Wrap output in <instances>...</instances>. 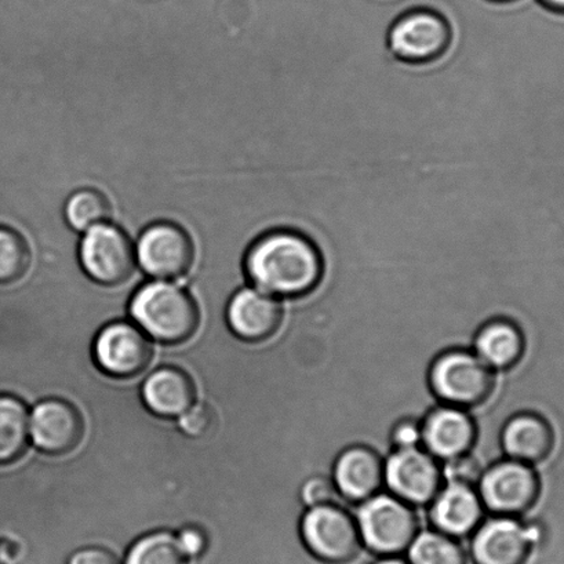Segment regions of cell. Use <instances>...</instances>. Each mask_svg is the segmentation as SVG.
Wrapping results in <instances>:
<instances>
[{
    "label": "cell",
    "mask_w": 564,
    "mask_h": 564,
    "mask_svg": "<svg viewBox=\"0 0 564 564\" xmlns=\"http://www.w3.org/2000/svg\"><path fill=\"white\" fill-rule=\"evenodd\" d=\"M243 268L251 286L289 301L304 297L319 286L325 259L305 234L275 228L257 235L246 250Z\"/></svg>",
    "instance_id": "1"
},
{
    "label": "cell",
    "mask_w": 564,
    "mask_h": 564,
    "mask_svg": "<svg viewBox=\"0 0 564 564\" xmlns=\"http://www.w3.org/2000/svg\"><path fill=\"white\" fill-rule=\"evenodd\" d=\"M130 316L152 341L178 345L195 336L200 325L198 304L173 281L142 284L130 301Z\"/></svg>",
    "instance_id": "2"
},
{
    "label": "cell",
    "mask_w": 564,
    "mask_h": 564,
    "mask_svg": "<svg viewBox=\"0 0 564 564\" xmlns=\"http://www.w3.org/2000/svg\"><path fill=\"white\" fill-rule=\"evenodd\" d=\"M497 372L470 348H452L436 356L429 382L436 401L474 410L484 406L497 390Z\"/></svg>",
    "instance_id": "3"
},
{
    "label": "cell",
    "mask_w": 564,
    "mask_h": 564,
    "mask_svg": "<svg viewBox=\"0 0 564 564\" xmlns=\"http://www.w3.org/2000/svg\"><path fill=\"white\" fill-rule=\"evenodd\" d=\"M361 542L375 555L401 556L421 531L417 508L380 491L354 508Z\"/></svg>",
    "instance_id": "4"
},
{
    "label": "cell",
    "mask_w": 564,
    "mask_h": 564,
    "mask_svg": "<svg viewBox=\"0 0 564 564\" xmlns=\"http://www.w3.org/2000/svg\"><path fill=\"white\" fill-rule=\"evenodd\" d=\"M300 539L311 557L323 564L352 563L364 550L354 512L338 502L306 508Z\"/></svg>",
    "instance_id": "5"
},
{
    "label": "cell",
    "mask_w": 564,
    "mask_h": 564,
    "mask_svg": "<svg viewBox=\"0 0 564 564\" xmlns=\"http://www.w3.org/2000/svg\"><path fill=\"white\" fill-rule=\"evenodd\" d=\"M453 43L451 20L440 10L419 8L399 15L388 30L392 56L408 64H429L442 58Z\"/></svg>",
    "instance_id": "6"
},
{
    "label": "cell",
    "mask_w": 564,
    "mask_h": 564,
    "mask_svg": "<svg viewBox=\"0 0 564 564\" xmlns=\"http://www.w3.org/2000/svg\"><path fill=\"white\" fill-rule=\"evenodd\" d=\"M476 489L487 512L520 518L539 502L542 480L533 465L506 457L487 465Z\"/></svg>",
    "instance_id": "7"
},
{
    "label": "cell",
    "mask_w": 564,
    "mask_h": 564,
    "mask_svg": "<svg viewBox=\"0 0 564 564\" xmlns=\"http://www.w3.org/2000/svg\"><path fill=\"white\" fill-rule=\"evenodd\" d=\"M82 270L101 286H119L133 275L135 246L128 234L112 224L102 223L84 234L79 243Z\"/></svg>",
    "instance_id": "8"
},
{
    "label": "cell",
    "mask_w": 564,
    "mask_h": 564,
    "mask_svg": "<svg viewBox=\"0 0 564 564\" xmlns=\"http://www.w3.org/2000/svg\"><path fill=\"white\" fill-rule=\"evenodd\" d=\"M384 481L391 495L417 509L429 507L446 484L442 463L423 446L397 448L388 454Z\"/></svg>",
    "instance_id": "9"
},
{
    "label": "cell",
    "mask_w": 564,
    "mask_h": 564,
    "mask_svg": "<svg viewBox=\"0 0 564 564\" xmlns=\"http://www.w3.org/2000/svg\"><path fill=\"white\" fill-rule=\"evenodd\" d=\"M541 536L536 523L491 514L474 531L470 556L475 564H525Z\"/></svg>",
    "instance_id": "10"
},
{
    "label": "cell",
    "mask_w": 564,
    "mask_h": 564,
    "mask_svg": "<svg viewBox=\"0 0 564 564\" xmlns=\"http://www.w3.org/2000/svg\"><path fill=\"white\" fill-rule=\"evenodd\" d=\"M91 354L104 375L130 380L141 376L152 364L153 345L134 322H112L97 334Z\"/></svg>",
    "instance_id": "11"
},
{
    "label": "cell",
    "mask_w": 564,
    "mask_h": 564,
    "mask_svg": "<svg viewBox=\"0 0 564 564\" xmlns=\"http://www.w3.org/2000/svg\"><path fill=\"white\" fill-rule=\"evenodd\" d=\"M135 260L148 276L175 281L188 275L195 261V246L177 224L161 221L147 227L135 245Z\"/></svg>",
    "instance_id": "12"
},
{
    "label": "cell",
    "mask_w": 564,
    "mask_h": 564,
    "mask_svg": "<svg viewBox=\"0 0 564 564\" xmlns=\"http://www.w3.org/2000/svg\"><path fill=\"white\" fill-rule=\"evenodd\" d=\"M421 446L441 463L473 453L479 441L478 421L469 410L437 403L421 420Z\"/></svg>",
    "instance_id": "13"
},
{
    "label": "cell",
    "mask_w": 564,
    "mask_h": 564,
    "mask_svg": "<svg viewBox=\"0 0 564 564\" xmlns=\"http://www.w3.org/2000/svg\"><path fill=\"white\" fill-rule=\"evenodd\" d=\"M31 442L48 456H65L79 447L85 436V420L73 403L45 399L30 413Z\"/></svg>",
    "instance_id": "14"
},
{
    "label": "cell",
    "mask_w": 564,
    "mask_h": 564,
    "mask_svg": "<svg viewBox=\"0 0 564 564\" xmlns=\"http://www.w3.org/2000/svg\"><path fill=\"white\" fill-rule=\"evenodd\" d=\"M283 300L254 286L240 289L227 306V322L235 337L262 344L276 337L284 321Z\"/></svg>",
    "instance_id": "15"
},
{
    "label": "cell",
    "mask_w": 564,
    "mask_h": 564,
    "mask_svg": "<svg viewBox=\"0 0 564 564\" xmlns=\"http://www.w3.org/2000/svg\"><path fill=\"white\" fill-rule=\"evenodd\" d=\"M384 459L379 452L366 445L349 446L338 454L332 480L348 507L355 508L384 489Z\"/></svg>",
    "instance_id": "16"
},
{
    "label": "cell",
    "mask_w": 564,
    "mask_h": 564,
    "mask_svg": "<svg viewBox=\"0 0 564 564\" xmlns=\"http://www.w3.org/2000/svg\"><path fill=\"white\" fill-rule=\"evenodd\" d=\"M498 442L507 458L536 467L555 451L556 432L545 415L524 409L502 424Z\"/></svg>",
    "instance_id": "17"
},
{
    "label": "cell",
    "mask_w": 564,
    "mask_h": 564,
    "mask_svg": "<svg viewBox=\"0 0 564 564\" xmlns=\"http://www.w3.org/2000/svg\"><path fill=\"white\" fill-rule=\"evenodd\" d=\"M434 529L464 539L484 522L486 508L476 486L446 481L429 506Z\"/></svg>",
    "instance_id": "18"
},
{
    "label": "cell",
    "mask_w": 564,
    "mask_h": 564,
    "mask_svg": "<svg viewBox=\"0 0 564 564\" xmlns=\"http://www.w3.org/2000/svg\"><path fill=\"white\" fill-rule=\"evenodd\" d=\"M528 330L518 321L496 317L476 332L470 349L496 372L517 369L528 352Z\"/></svg>",
    "instance_id": "19"
},
{
    "label": "cell",
    "mask_w": 564,
    "mask_h": 564,
    "mask_svg": "<svg viewBox=\"0 0 564 564\" xmlns=\"http://www.w3.org/2000/svg\"><path fill=\"white\" fill-rule=\"evenodd\" d=\"M142 403L156 417L177 420L196 403V387L178 367L164 366L152 371L141 388Z\"/></svg>",
    "instance_id": "20"
},
{
    "label": "cell",
    "mask_w": 564,
    "mask_h": 564,
    "mask_svg": "<svg viewBox=\"0 0 564 564\" xmlns=\"http://www.w3.org/2000/svg\"><path fill=\"white\" fill-rule=\"evenodd\" d=\"M30 442L29 409L18 398L0 395V465L19 462Z\"/></svg>",
    "instance_id": "21"
},
{
    "label": "cell",
    "mask_w": 564,
    "mask_h": 564,
    "mask_svg": "<svg viewBox=\"0 0 564 564\" xmlns=\"http://www.w3.org/2000/svg\"><path fill=\"white\" fill-rule=\"evenodd\" d=\"M406 553L410 564H467L462 542L436 529L420 531Z\"/></svg>",
    "instance_id": "22"
},
{
    "label": "cell",
    "mask_w": 564,
    "mask_h": 564,
    "mask_svg": "<svg viewBox=\"0 0 564 564\" xmlns=\"http://www.w3.org/2000/svg\"><path fill=\"white\" fill-rule=\"evenodd\" d=\"M111 213V204H109L106 195L93 188L75 191L64 207L65 220H67L69 228L82 234L107 223Z\"/></svg>",
    "instance_id": "23"
},
{
    "label": "cell",
    "mask_w": 564,
    "mask_h": 564,
    "mask_svg": "<svg viewBox=\"0 0 564 564\" xmlns=\"http://www.w3.org/2000/svg\"><path fill=\"white\" fill-rule=\"evenodd\" d=\"M189 557L170 531L142 535L130 546L124 564H188Z\"/></svg>",
    "instance_id": "24"
},
{
    "label": "cell",
    "mask_w": 564,
    "mask_h": 564,
    "mask_svg": "<svg viewBox=\"0 0 564 564\" xmlns=\"http://www.w3.org/2000/svg\"><path fill=\"white\" fill-rule=\"evenodd\" d=\"M30 264L31 253L25 239L13 229L0 227V283L20 281Z\"/></svg>",
    "instance_id": "25"
},
{
    "label": "cell",
    "mask_w": 564,
    "mask_h": 564,
    "mask_svg": "<svg viewBox=\"0 0 564 564\" xmlns=\"http://www.w3.org/2000/svg\"><path fill=\"white\" fill-rule=\"evenodd\" d=\"M178 420V429L184 435L194 437L206 436L216 423L215 412L205 403H195Z\"/></svg>",
    "instance_id": "26"
},
{
    "label": "cell",
    "mask_w": 564,
    "mask_h": 564,
    "mask_svg": "<svg viewBox=\"0 0 564 564\" xmlns=\"http://www.w3.org/2000/svg\"><path fill=\"white\" fill-rule=\"evenodd\" d=\"M442 467L445 481H456V484L470 486L478 485L485 469L481 467L478 457H475L473 453L442 463Z\"/></svg>",
    "instance_id": "27"
},
{
    "label": "cell",
    "mask_w": 564,
    "mask_h": 564,
    "mask_svg": "<svg viewBox=\"0 0 564 564\" xmlns=\"http://www.w3.org/2000/svg\"><path fill=\"white\" fill-rule=\"evenodd\" d=\"M301 501H303L305 508L322 506V503L327 502H338L348 507L338 496L332 478H327V476H314V478L306 480L303 489H301Z\"/></svg>",
    "instance_id": "28"
},
{
    "label": "cell",
    "mask_w": 564,
    "mask_h": 564,
    "mask_svg": "<svg viewBox=\"0 0 564 564\" xmlns=\"http://www.w3.org/2000/svg\"><path fill=\"white\" fill-rule=\"evenodd\" d=\"M392 451L397 448H412L421 446L423 443V432H421V420L403 419L398 421L391 431Z\"/></svg>",
    "instance_id": "29"
},
{
    "label": "cell",
    "mask_w": 564,
    "mask_h": 564,
    "mask_svg": "<svg viewBox=\"0 0 564 564\" xmlns=\"http://www.w3.org/2000/svg\"><path fill=\"white\" fill-rule=\"evenodd\" d=\"M175 536H177L180 546L183 547L185 555L188 557L204 555L207 546H209V539H207L205 530L200 529L199 525H185Z\"/></svg>",
    "instance_id": "30"
},
{
    "label": "cell",
    "mask_w": 564,
    "mask_h": 564,
    "mask_svg": "<svg viewBox=\"0 0 564 564\" xmlns=\"http://www.w3.org/2000/svg\"><path fill=\"white\" fill-rule=\"evenodd\" d=\"M68 564H122L113 552L101 546H86L70 555Z\"/></svg>",
    "instance_id": "31"
},
{
    "label": "cell",
    "mask_w": 564,
    "mask_h": 564,
    "mask_svg": "<svg viewBox=\"0 0 564 564\" xmlns=\"http://www.w3.org/2000/svg\"><path fill=\"white\" fill-rule=\"evenodd\" d=\"M372 564H410L408 561H404L401 556H384L380 557L379 561Z\"/></svg>",
    "instance_id": "32"
},
{
    "label": "cell",
    "mask_w": 564,
    "mask_h": 564,
    "mask_svg": "<svg viewBox=\"0 0 564 564\" xmlns=\"http://www.w3.org/2000/svg\"><path fill=\"white\" fill-rule=\"evenodd\" d=\"M542 4L557 12H564V0H540Z\"/></svg>",
    "instance_id": "33"
},
{
    "label": "cell",
    "mask_w": 564,
    "mask_h": 564,
    "mask_svg": "<svg viewBox=\"0 0 564 564\" xmlns=\"http://www.w3.org/2000/svg\"><path fill=\"white\" fill-rule=\"evenodd\" d=\"M495 2H508V0H495Z\"/></svg>",
    "instance_id": "34"
}]
</instances>
